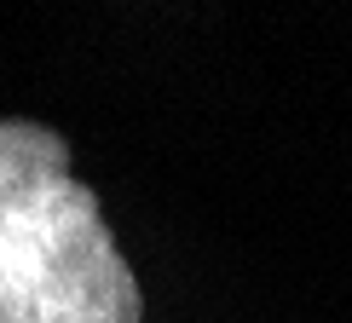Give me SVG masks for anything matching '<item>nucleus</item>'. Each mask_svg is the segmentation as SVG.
<instances>
[{
	"label": "nucleus",
	"mask_w": 352,
	"mask_h": 323,
	"mask_svg": "<svg viewBox=\"0 0 352 323\" xmlns=\"http://www.w3.org/2000/svg\"><path fill=\"white\" fill-rule=\"evenodd\" d=\"M144 295L64 133L0 115V323H139Z\"/></svg>",
	"instance_id": "nucleus-1"
}]
</instances>
